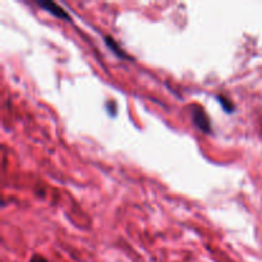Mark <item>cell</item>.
<instances>
[{"instance_id": "277c9868", "label": "cell", "mask_w": 262, "mask_h": 262, "mask_svg": "<svg viewBox=\"0 0 262 262\" xmlns=\"http://www.w3.org/2000/svg\"><path fill=\"white\" fill-rule=\"evenodd\" d=\"M216 99L217 101H219V104L222 105L223 109H224L227 113H232L233 110H234V105H233L232 102H230V100H228L227 97L222 96V95H217Z\"/></svg>"}, {"instance_id": "6da1fadb", "label": "cell", "mask_w": 262, "mask_h": 262, "mask_svg": "<svg viewBox=\"0 0 262 262\" xmlns=\"http://www.w3.org/2000/svg\"><path fill=\"white\" fill-rule=\"evenodd\" d=\"M192 117H193V123L197 125L199 129H201L205 133L211 132V124H210L209 117L201 107L194 106L193 112H192Z\"/></svg>"}, {"instance_id": "3957f363", "label": "cell", "mask_w": 262, "mask_h": 262, "mask_svg": "<svg viewBox=\"0 0 262 262\" xmlns=\"http://www.w3.org/2000/svg\"><path fill=\"white\" fill-rule=\"evenodd\" d=\"M105 42H106V45L109 46L110 50L113 51V53L115 54L117 56H119V58H124V59H130L129 56L127 55V54L124 53V50H123L122 48H120L119 45L117 43V41L114 40V38L109 37V36H105Z\"/></svg>"}, {"instance_id": "7a4b0ae2", "label": "cell", "mask_w": 262, "mask_h": 262, "mask_svg": "<svg viewBox=\"0 0 262 262\" xmlns=\"http://www.w3.org/2000/svg\"><path fill=\"white\" fill-rule=\"evenodd\" d=\"M38 5H40L42 9L48 10L49 13H51V14L54 15V17L56 18H60V19H66V20H69L71 19V17L68 15V13L66 12V10L63 9V8L60 7V5H58L56 3L51 2V0H42V2H40V0H37Z\"/></svg>"}, {"instance_id": "5b68a950", "label": "cell", "mask_w": 262, "mask_h": 262, "mask_svg": "<svg viewBox=\"0 0 262 262\" xmlns=\"http://www.w3.org/2000/svg\"><path fill=\"white\" fill-rule=\"evenodd\" d=\"M30 262H48V261H46V258L42 257V256L35 255L32 256V258H31Z\"/></svg>"}]
</instances>
